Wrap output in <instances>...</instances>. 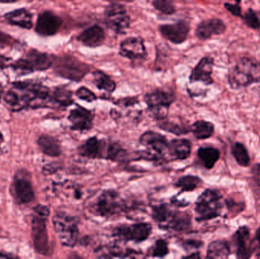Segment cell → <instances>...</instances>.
I'll list each match as a JSON object with an SVG mask.
<instances>
[{
    "label": "cell",
    "mask_w": 260,
    "mask_h": 259,
    "mask_svg": "<svg viewBox=\"0 0 260 259\" xmlns=\"http://www.w3.org/2000/svg\"><path fill=\"white\" fill-rule=\"evenodd\" d=\"M228 82L233 90H239L260 82V62L253 58H241L230 68Z\"/></svg>",
    "instance_id": "obj_1"
},
{
    "label": "cell",
    "mask_w": 260,
    "mask_h": 259,
    "mask_svg": "<svg viewBox=\"0 0 260 259\" xmlns=\"http://www.w3.org/2000/svg\"><path fill=\"white\" fill-rule=\"evenodd\" d=\"M151 216L159 228L180 232L191 227V217L186 213L173 210L168 204H159L152 207Z\"/></svg>",
    "instance_id": "obj_2"
},
{
    "label": "cell",
    "mask_w": 260,
    "mask_h": 259,
    "mask_svg": "<svg viewBox=\"0 0 260 259\" xmlns=\"http://www.w3.org/2000/svg\"><path fill=\"white\" fill-rule=\"evenodd\" d=\"M128 204L114 190L104 191L91 205L90 212L96 216L110 218L127 211Z\"/></svg>",
    "instance_id": "obj_3"
},
{
    "label": "cell",
    "mask_w": 260,
    "mask_h": 259,
    "mask_svg": "<svg viewBox=\"0 0 260 259\" xmlns=\"http://www.w3.org/2000/svg\"><path fill=\"white\" fill-rule=\"evenodd\" d=\"M54 57L38 50H29L24 57L12 62V69L18 76L31 74L34 71H45L53 65Z\"/></svg>",
    "instance_id": "obj_4"
},
{
    "label": "cell",
    "mask_w": 260,
    "mask_h": 259,
    "mask_svg": "<svg viewBox=\"0 0 260 259\" xmlns=\"http://www.w3.org/2000/svg\"><path fill=\"white\" fill-rule=\"evenodd\" d=\"M222 195L215 190H205L196 202L195 212L197 221L203 222L213 220L221 214Z\"/></svg>",
    "instance_id": "obj_5"
},
{
    "label": "cell",
    "mask_w": 260,
    "mask_h": 259,
    "mask_svg": "<svg viewBox=\"0 0 260 259\" xmlns=\"http://www.w3.org/2000/svg\"><path fill=\"white\" fill-rule=\"evenodd\" d=\"M53 228L62 245L68 247L76 246L79 240V220L66 212H59L53 218Z\"/></svg>",
    "instance_id": "obj_6"
},
{
    "label": "cell",
    "mask_w": 260,
    "mask_h": 259,
    "mask_svg": "<svg viewBox=\"0 0 260 259\" xmlns=\"http://www.w3.org/2000/svg\"><path fill=\"white\" fill-rule=\"evenodd\" d=\"M53 65L58 76L77 82H81L91 70L88 64L70 55L54 57Z\"/></svg>",
    "instance_id": "obj_7"
},
{
    "label": "cell",
    "mask_w": 260,
    "mask_h": 259,
    "mask_svg": "<svg viewBox=\"0 0 260 259\" xmlns=\"http://www.w3.org/2000/svg\"><path fill=\"white\" fill-rule=\"evenodd\" d=\"M34 211L35 214L31 223L34 246L38 253L46 255L48 252V237L46 222L50 215V209L45 205H38L34 208Z\"/></svg>",
    "instance_id": "obj_8"
},
{
    "label": "cell",
    "mask_w": 260,
    "mask_h": 259,
    "mask_svg": "<svg viewBox=\"0 0 260 259\" xmlns=\"http://www.w3.org/2000/svg\"><path fill=\"white\" fill-rule=\"evenodd\" d=\"M175 99L174 93L157 89L145 94L144 101L148 106V113L151 117L164 120L168 116L170 106L174 103Z\"/></svg>",
    "instance_id": "obj_9"
},
{
    "label": "cell",
    "mask_w": 260,
    "mask_h": 259,
    "mask_svg": "<svg viewBox=\"0 0 260 259\" xmlns=\"http://www.w3.org/2000/svg\"><path fill=\"white\" fill-rule=\"evenodd\" d=\"M105 20L108 28L119 34L126 33L131 22L125 6L117 3H111L105 8Z\"/></svg>",
    "instance_id": "obj_10"
},
{
    "label": "cell",
    "mask_w": 260,
    "mask_h": 259,
    "mask_svg": "<svg viewBox=\"0 0 260 259\" xmlns=\"http://www.w3.org/2000/svg\"><path fill=\"white\" fill-rule=\"evenodd\" d=\"M139 142L146 149L145 156L148 160L159 161L163 159L165 155L168 153L169 142L165 136L157 132L147 131L141 135Z\"/></svg>",
    "instance_id": "obj_11"
},
{
    "label": "cell",
    "mask_w": 260,
    "mask_h": 259,
    "mask_svg": "<svg viewBox=\"0 0 260 259\" xmlns=\"http://www.w3.org/2000/svg\"><path fill=\"white\" fill-rule=\"evenodd\" d=\"M152 232V227L148 223H137L120 225L114 228L113 237L120 241L142 243L146 240Z\"/></svg>",
    "instance_id": "obj_12"
},
{
    "label": "cell",
    "mask_w": 260,
    "mask_h": 259,
    "mask_svg": "<svg viewBox=\"0 0 260 259\" xmlns=\"http://www.w3.org/2000/svg\"><path fill=\"white\" fill-rule=\"evenodd\" d=\"M158 29L165 39L174 44H181L187 40L190 26L186 21H180L172 24H161Z\"/></svg>",
    "instance_id": "obj_13"
},
{
    "label": "cell",
    "mask_w": 260,
    "mask_h": 259,
    "mask_svg": "<svg viewBox=\"0 0 260 259\" xmlns=\"http://www.w3.org/2000/svg\"><path fill=\"white\" fill-rule=\"evenodd\" d=\"M214 65L215 60L212 56H206L202 58L191 71L189 82L191 83L202 82L207 86L212 85L214 83L212 78Z\"/></svg>",
    "instance_id": "obj_14"
},
{
    "label": "cell",
    "mask_w": 260,
    "mask_h": 259,
    "mask_svg": "<svg viewBox=\"0 0 260 259\" xmlns=\"http://www.w3.org/2000/svg\"><path fill=\"white\" fill-rule=\"evenodd\" d=\"M62 24V19L58 15L50 11H45L38 15L35 31L41 36H53L59 31Z\"/></svg>",
    "instance_id": "obj_15"
},
{
    "label": "cell",
    "mask_w": 260,
    "mask_h": 259,
    "mask_svg": "<svg viewBox=\"0 0 260 259\" xmlns=\"http://www.w3.org/2000/svg\"><path fill=\"white\" fill-rule=\"evenodd\" d=\"M119 53L123 57L131 60L145 59L147 56V50L143 38L140 36L126 38L120 43Z\"/></svg>",
    "instance_id": "obj_16"
},
{
    "label": "cell",
    "mask_w": 260,
    "mask_h": 259,
    "mask_svg": "<svg viewBox=\"0 0 260 259\" xmlns=\"http://www.w3.org/2000/svg\"><path fill=\"white\" fill-rule=\"evenodd\" d=\"M226 30L227 25L222 20L217 18H209L197 24L195 35L198 39L206 41L212 36L223 34Z\"/></svg>",
    "instance_id": "obj_17"
},
{
    "label": "cell",
    "mask_w": 260,
    "mask_h": 259,
    "mask_svg": "<svg viewBox=\"0 0 260 259\" xmlns=\"http://www.w3.org/2000/svg\"><path fill=\"white\" fill-rule=\"evenodd\" d=\"M250 229L241 226L234 234V243L236 246V256L239 259L250 258L253 254V242L250 241Z\"/></svg>",
    "instance_id": "obj_18"
},
{
    "label": "cell",
    "mask_w": 260,
    "mask_h": 259,
    "mask_svg": "<svg viewBox=\"0 0 260 259\" xmlns=\"http://www.w3.org/2000/svg\"><path fill=\"white\" fill-rule=\"evenodd\" d=\"M108 143L104 140H99L96 136L91 137L81 144L78 152L81 156L91 159H106Z\"/></svg>",
    "instance_id": "obj_19"
},
{
    "label": "cell",
    "mask_w": 260,
    "mask_h": 259,
    "mask_svg": "<svg viewBox=\"0 0 260 259\" xmlns=\"http://www.w3.org/2000/svg\"><path fill=\"white\" fill-rule=\"evenodd\" d=\"M69 121L71 123V129L74 131L84 132L93 127L94 114L91 111L79 106L70 111Z\"/></svg>",
    "instance_id": "obj_20"
},
{
    "label": "cell",
    "mask_w": 260,
    "mask_h": 259,
    "mask_svg": "<svg viewBox=\"0 0 260 259\" xmlns=\"http://www.w3.org/2000/svg\"><path fill=\"white\" fill-rule=\"evenodd\" d=\"M106 34L103 27L95 24L84 30L78 36L77 41L91 48L100 47L105 42Z\"/></svg>",
    "instance_id": "obj_21"
},
{
    "label": "cell",
    "mask_w": 260,
    "mask_h": 259,
    "mask_svg": "<svg viewBox=\"0 0 260 259\" xmlns=\"http://www.w3.org/2000/svg\"><path fill=\"white\" fill-rule=\"evenodd\" d=\"M14 191L21 203L27 204L35 199V192L31 182L24 176L15 178L13 183Z\"/></svg>",
    "instance_id": "obj_22"
},
{
    "label": "cell",
    "mask_w": 260,
    "mask_h": 259,
    "mask_svg": "<svg viewBox=\"0 0 260 259\" xmlns=\"http://www.w3.org/2000/svg\"><path fill=\"white\" fill-rule=\"evenodd\" d=\"M5 18L9 24L27 30L33 26V15L25 9H16L8 12L5 15Z\"/></svg>",
    "instance_id": "obj_23"
},
{
    "label": "cell",
    "mask_w": 260,
    "mask_h": 259,
    "mask_svg": "<svg viewBox=\"0 0 260 259\" xmlns=\"http://www.w3.org/2000/svg\"><path fill=\"white\" fill-rule=\"evenodd\" d=\"M192 144L190 141L184 138H177L172 140L168 144V154L173 160L187 159L190 156Z\"/></svg>",
    "instance_id": "obj_24"
},
{
    "label": "cell",
    "mask_w": 260,
    "mask_h": 259,
    "mask_svg": "<svg viewBox=\"0 0 260 259\" xmlns=\"http://www.w3.org/2000/svg\"><path fill=\"white\" fill-rule=\"evenodd\" d=\"M231 255V248L229 242L224 240H215L208 246V258L226 259Z\"/></svg>",
    "instance_id": "obj_25"
},
{
    "label": "cell",
    "mask_w": 260,
    "mask_h": 259,
    "mask_svg": "<svg viewBox=\"0 0 260 259\" xmlns=\"http://www.w3.org/2000/svg\"><path fill=\"white\" fill-rule=\"evenodd\" d=\"M220 155V151L211 146L200 147L197 152L199 159L207 170H211L215 167V164L219 160Z\"/></svg>",
    "instance_id": "obj_26"
},
{
    "label": "cell",
    "mask_w": 260,
    "mask_h": 259,
    "mask_svg": "<svg viewBox=\"0 0 260 259\" xmlns=\"http://www.w3.org/2000/svg\"><path fill=\"white\" fill-rule=\"evenodd\" d=\"M38 146L43 153L50 157H58L61 154L60 144L54 137L43 135L38 138Z\"/></svg>",
    "instance_id": "obj_27"
},
{
    "label": "cell",
    "mask_w": 260,
    "mask_h": 259,
    "mask_svg": "<svg viewBox=\"0 0 260 259\" xmlns=\"http://www.w3.org/2000/svg\"><path fill=\"white\" fill-rule=\"evenodd\" d=\"M191 132L197 139H208L213 135L215 126L210 122L198 120L191 126Z\"/></svg>",
    "instance_id": "obj_28"
},
{
    "label": "cell",
    "mask_w": 260,
    "mask_h": 259,
    "mask_svg": "<svg viewBox=\"0 0 260 259\" xmlns=\"http://www.w3.org/2000/svg\"><path fill=\"white\" fill-rule=\"evenodd\" d=\"M93 82L99 90L106 92H114L117 88V84L108 75L101 70H96L93 72Z\"/></svg>",
    "instance_id": "obj_29"
},
{
    "label": "cell",
    "mask_w": 260,
    "mask_h": 259,
    "mask_svg": "<svg viewBox=\"0 0 260 259\" xmlns=\"http://www.w3.org/2000/svg\"><path fill=\"white\" fill-rule=\"evenodd\" d=\"M232 154L236 162L241 167H247L250 164V158L247 147L242 143H234L232 145Z\"/></svg>",
    "instance_id": "obj_30"
},
{
    "label": "cell",
    "mask_w": 260,
    "mask_h": 259,
    "mask_svg": "<svg viewBox=\"0 0 260 259\" xmlns=\"http://www.w3.org/2000/svg\"><path fill=\"white\" fill-rule=\"evenodd\" d=\"M203 183V180L198 176L187 175L180 178L176 182L175 186L177 188L181 190V193H185V192L186 193V192L194 191L197 189L200 188Z\"/></svg>",
    "instance_id": "obj_31"
},
{
    "label": "cell",
    "mask_w": 260,
    "mask_h": 259,
    "mask_svg": "<svg viewBox=\"0 0 260 259\" xmlns=\"http://www.w3.org/2000/svg\"><path fill=\"white\" fill-rule=\"evenodd\" d=\"M54 103L59 106H68L73 103V93L65 87H58L52 93Z\"/></svg>",
    "instance_id": "obj_32"
},
{
    "label": "cell",
    "mask_w": 260,
    "mask_h": 259,
    "mask_svg": "<svg viewBox=\"0 0 260 259\" xmlns=\"http://www.w3.org/2000/svg\"><path fill=\"white\" fill-rule=\"evenodd\" d=\"M151 2L154 9L163 15H174L177 10L172 0H151Z\"/></svg>",
    "instance_id": "obj_33"
},
{
    "label": "cell",
    "mask_w": 260,
    "mask_h": 259,
    "mask_svg": "<svg viewBox=\"0 0 260 259\" xmlns=\"http://www.w3.org/2000/svg\"><path fill=\"white\" fill-rule=\"evenodd\" d=\"M244 24L253 29V30H260V19L256 12L253 9H248L245 13L241 17Z\"/></svg>",
    "instance_id": "obj_34"
},
{
    "label": "cell",
    "mask_w": 260,
    "mask_h": 259,
    "mask_svg": "<svg viewBox=\"0 0 260 259\" xmlns=\"http://www.w3.org/2000/svg\"><path fill=\"white\" fill-rule=\"evenodd\" d=\"M168 252H169V248H168V242L162 239H159L151 248V255L157 258H163L168 255Z\"/></svg>",
    "instance_id": "obj_35"
},
{
    "label": "cell",
    "mask_w": 260,
    "mask_h": 259,
    "mask_svg": "<svg viewBox=\"0 0 260 259\" xmlns=\"http://www.w3.org/2000/svg\"><path fill=\"white\" fill-rule=\"evenodd\" d=\"M159 127L163 130L177 135H181L189 132V129H186L183 126H179L178 124H176L173 122H164V123L159 125Z\"/></svg>",
    "instance_id": "obj_36"
},
{
    "label": "cell",
    "mask_w": 260,
    "mask_h": 259,
    "mask_svg": "<svg viewBox=\"0 0 260 259\" xmlns=\"http://www.w3.org/2000/svg\"><path fill=\"white\" fill-rule=\"evenodd\" d=\"M76 97H79L80 100L91 103L97 100V96L88 88L85 87H80L76 92Z\"/></svg>",
    "instance_id": "obj_37"
},
{
    "label": "cell",
    "mask_w": 260,
    "mask_h": 259,
    "mask_svg": "<svg viewBox=\"0 0 260 259\" xmlns=\"http://www.w3.org/2000/svg\"><path fill=\"white\" fill-rule=\"evenodd\" d=\"M241 0H235V3L232 4L230 3H225L224 4V8L235 17H242V9H241Z\"/></svg>",
    "instance_id": "obj_38"
},
{
    "label": "cell",
    "mask_w": 260,
    "mask_h": 259,
    "mask_svg": "<svg viewBox=\"0 0 260 259\" xmlns=\"http://www.w3.org/2000/svg\"><path fill=\"white\" fill-rule=\"evenodd\" d=\"M225 203L229 211L235 214H239L245 209L246 205L244 202H236L233 199H226Z\"/></svg>",
    "instance_id": "obj_39"
},
{
    "label": "cell",
    "mask_w": 260,
    "mask_h": 259,
    "mask_svg": "<svg viewBox=\"0 0 260 259\" xmlns=\"http://www.w3.org/2000/svg\"><path fill=\"white\" fill-rule=\"evenodd\" d=\"M138 103H139V100L137 97H129L120 99L116 103L121 107H128V106H134Z\"/></svg>",
    "instance_id": "obj_40"
},
{
    "label": "cell",
    "mask_w": 260,
    "mask_h": 259,
    "mask_svg": "<svg viewBox=\"0 0 260 259\" xmlns=\"http://www.w3.org/2000/svg\"><path fill=\"white\" fill-rule=\"evenodd\" d=\"M14 44V40L12 36L0 31V49L9 47Z\"/></svg>",
    "instance_id": "obj_41"
},
{
    "label": "cell",
    "mask_w": 260,
    "mask_h": 259,
    "mask_svg": "<svg viewBox=\"0 0 260 259\" xmlns=\"http://www.w3.org/2000/svg\"><path fill=\"white\" fill-rule=\"evenodd\" d=\"M203 242H202L201 240H186L184 242V246L185 249H198L200 248H201L202 246H203Z\"/></svg>",
    "instance_id": "obj_42"
},
{
    "label": "cell",
    "mask_w": 260,
    "mask_h": 259,
    "mask_svg": "<svg viewBox=\"0 0 260 259\" xmlns=\"http://www.w3.org/2000/svg\"><path fill=\"white\" fill-rule=\"evenodd\" d=\"M251 176L256 186L260 187V164H255L252 167Z\"/></svg>",
    "instance_id": "obj_43"
},
{
    "label": "cell",
    "mask_w": 260,
    "mask_h": 259,
    "mask_svg": "<svg viewBox=\"0 0 260 259\" xmlns=\"http://www.w3.org/2000/svg\"><path fill=\"white\" fill-rule=\"evenodd\" d=\"M254 241L255 246L253 245V253L256 254V256L260 257V225L256 230Z\"/></svg>",
    "instance_id": "obj_44"
},
{
    "label": "cell",
    "mask_w": 260,
    "mask_h": 259,
    "mask_svg": "<svg viewBox=\"0 0 260 259\" xmlns=\"http://www.w3.org/2000/svg\"><path fill=\"white\" fill-rule=\"evenodd\" d=\"M12 60V59L11 58L6 57V56L0 54V71L10 66L11 63H12L11 61Z\"/></svg>",
    "instance_id": "obj_45"
},
{
    "label": "cell",
    "mask_w": 260,
    "mask_h": 259,
    "mask_svg": "<svg viewBox=\"0 0 260 259\" xmlns=\"http://www.w3.org/2000/svg\"><path fill=\"white\" fill-rule=\"evenodd\" d=\"M255 194V200H256V205L260 208V187L259 189L256 190L254 193Z\"/></svg>",
    "instance_id": "obj_46"
},
{
    "label": "cell",
    "mask_w": 260,
    "mask_h": 259,
    "mask_svg": "<svg viewBox=\"0 0 260 259\" xmlns=\"http://www.w3.org/2000/svg\"><path fill=\"white\" fill-rule=\"evenodd\" d=\"M186 258H200V255L199 252H196V253H192V255H188V256H186Z\"/></svg>",
    "instance_id": "obj_47"
},
{
    "label": "cell",
    "mask_w": 260,
    "mask_h": 259,
    "mask_svg": "<svg viewBox=\"0 0 260 259\" xmlns=\"http://www.w3.org/2000/svg\"><path fill=\"white\" fill-rule=\"evenodd\" d=\"M19 1V0H0L1 3H14L16 2Z\"/></svg>",
    "instance_id": "obj_48"
},
{
    "label": "cell",
    "mask_w": 260,
    "mask_h": 259,
    "mask_svg": "<svg viewBox=\"0 0 260 259\" xmlns=\"http://www.w3.org/2000/svg\"><path fill=\"white\" fill-rule=\"evenodd\" d=\"M3 85L0 84V100H1L2 97H3Z\"/></svg>",
    "instance_id": "obj_49"
},
{
    "label": "cell",
    "mask_w": 260,
    "mask_h": 259,
    "mask_svg": "<svg viewBox=\"0 0 260 259\" xmlns=\"http://www.w3.org/2000/svg\"><path fill=\"white\" fill-rule=\"evenodd\" d=\"M116 1L126 2V3H133L135 0H116Z\"/></svg>",
    "instance_id": "obj_50"
},
{
    "label": "cell",
    "mask_w": 260,
    "mask_h": 259,
    "mask_svg": "<svg viewBox=\"0 0 260 259\" xmlns=\"http://www.w3.org/2000/svg\"><path fill=\"white\" fill-rule=\"evenodd\" d=\"M3 135H2L1 133H0V144H1L2 142H3Z\"/></svg>",
    "instance_id": "obj_51"
}]
</instances>
